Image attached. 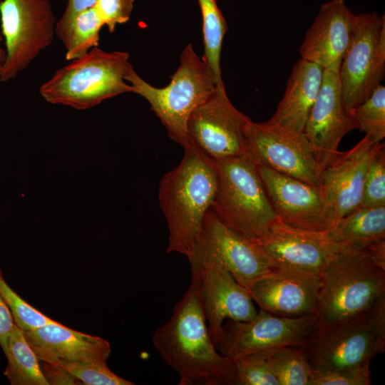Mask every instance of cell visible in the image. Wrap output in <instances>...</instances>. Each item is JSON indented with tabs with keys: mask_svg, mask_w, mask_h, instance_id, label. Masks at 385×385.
Returning <instances> with one entry per match:
<instances>
[{
	"mask_svg": "<svg viewBox=\"0 0 385 385\" xmlns=\"http://www.w3.org/2000/svg\"><path fill=\"white\" fill-rule=\"evenodd\" d=\"M151 339L163 361L178 373V384L236 385L233 361L221 354L211 339L198 273L191 272L188 289Z\"/></svg>",
	"mask_w": 385,
	"mask_h": 385,
	"instance_id": "1",
	"label": "cell"
},
{
	"mask_svg": "<svg viewBox=\"0 0 385 385\" xmlns=\"http://www.w3.org/2000/svg\"><path fill=\"white\" fill-rule=\"evenodd\" d=\"M217 185L215 161L191 145L184 148L183 159L163 176L158 188L160 207L169 234L167 252L189 255L212 205Z\"/></svg>",
	"mask_w": 385,
	"mask_h": 385,
	"instance_id": "2",
	"label": "cell"
},
{
	"mask_svg": "<svg viewBox=\"0 0 385 385\" xmlns=\"http://www.w3.org/2000/svg\"><path fill=\"white\" fill-rule=\"evenodd\" d=\"M124 78L130 85L132 93L150 103L169 137L183 148L190 146L188 119L217 86L212 71L195 52L192 44L186 45L183 50L180 65L167 86L159 88L151 86L137 74L130 63Z\"/></svg>",
	"mask_w": 385,
	"mask_h": 385,
	"instance_id": "3",
	"label": "cell"
},
{
	"mask_svg": "<svg viewBox=\"0 0 385 385\" xmlns=\"http://www.w3.org/2000/svg\"><path fill=\"white\" fill-rule=\"evenodd\" d=\"M302 346L312 369H345L370 364L385 349V296L352 317L316 326Z\"/></svg>",
	"mask_w": 385,
	"mask_h": 385,
	"instance_id": "4",
	"label": "cell"
},
{
	"mask_svg": "<svg viewBox=\"0 0 385 385\" xmlns=\"http://www.w3.org/2000/svg\"><path fill=\"white\" fill-rule=\"evenodd\" d=\"M215 161L217 185L210 210L235 232L260 241L278 217L255 164L245 155Z\"/></svg>",
	"mask_w": 385,
	"mask_h": 385,
	"instance_id": "5",
	"label": "cell"
},
{
	"mask_svg": "<svg viewBox=\"0 0 385 385\" xmlns=\"http://www.w3.org/2000/svg\"><path fill=\"white\" fill-rule=\"evenodd\" d=\"M317 326L334 324L366 311L385 296V270L362 250L344 248L320 272Z\"/></svg>",
	"mask_w": 385,
	"mask_h": 385,
	"instance_id": "6",
	"label": "cell"
},
{
	"mask_svg": "<svg viewBox=\"0 0 385 385\" xmlns=\"http://www.w3.org/2000/svg\"><path fill=\"white\" fill-rule=\"evenodd\" d=\"M128 58L126 52L94 47L56 71L41 86L40 94L50 103L85 110L108 98L132 93L124 78Z\"/></svg>",
	"mask_w": 385,
	"mask_h": 385,
	"instance_id": "7",
	"label": "cell"
},
{
	"mask_svg": "<svg viewBox=\"0 0 385 385\" xmlns=\"http://www.w3.org/2000/svg\"><path fill=\"white\" fill-rule=\"evenodd\" d=\"M187 257L190 270L208 265L223 267L250 292L276 265L256 242L227 227L210 209Z\"/></svg>",
	"mask_w": 385,
	"mask_h": 385,
	"instance_id": "8",
	"label": "cell"
},
{
	"mask_svg": "<svg viewBox=\"0 0 385 385\" xmlns=\"http://www.w3.org/2000/svg\"><path fill=\"white\" fill-rule=\"evenodd\" d=\"M385 69V16L354 14L339 77L346 110L364 102L381 83Z\"/></svg>",
	"mask_w": 385,
	"mask_h": 385,
	"instance_id": "9",
	"label": "cell"
},
{
	"mask_svg": "<svg viewBox=\"0 0 385 385\" xmlns=\"http://www.w3.org/2000/svg\"><path fill=\"white\" fill-rule=\"evenodd\" d=\"M0 16L6 45L0 81L5 82L51 44L56 22L48 0H2Z\"/></svg>",
	"mask_w": 385,
	"mask_h": 385,
	"instance_id": "10",
	"label": "cell"
},
{
	"mask_svg": "<svg viewBox=\"0 0 385 385\" xmlns=\"http://www.w3.org/2000/svg\"><path fill=\"white\" fill-rule=\"evenodd\" d=\"M251 121L230 102L225 86H217L191 113L188 138L191 145L214 160L245 155Z\"/></svg>",
	"mask_w": 385,
	"mask_h": 385,
	"instance_id": "11",
	"label": "cell"
},
{
	"mask_svg": "<svg viewBox=\"0 0 385 385\" xmlns=\"http://www.w3.org/2000/svg\"><path fill=\"white\" fill-rule=\"evenodd\" d=\"M316 326V314L287 317L260 309L250 321L227 320L216 349L233 361L282 346H302Z\"/></svg>",
	"mask_w": 385,
	"mask_h": 385,
	"instance_id": "12",
	"label": "cell"
},
{
	"mask_svg": "<svg viewBox=\"0 0 385 385\" xmlns=\"http://www.w3.org/2000/svg\"><path fill=\"white\" fill-rule=\"evenodd\" d=\"M245 155L256 165L319 187L321 171L304 133L252 120L246 131Z\"/></svg>",
	"mask_w": 385,
	"mask_h": 385,
	"instance_id": "13",
	"label": "cell"
},
{
	"mask_svg": "<svg viewBox=\"0 0 385 385\" xmlns=\"http://www.w3.org/2000/svg\"><path fill=\"white\" fill-rule=\"evenodd\" d=\"M384 143L365 135L321 171L319 188L329 229L359 206L366 173Z\"/></svg>",
	"mask_w": 385,
	"mask_h": 385,
	"instance_id": "14",
	"label": "cell"
},
{
	"mask_svg": "<svg viewBox=\"0 0 385 385\" xmlns=\"http://www.w3.org/2000/svg\"><path fill=\"white\" fill-rule=\"evenodd\" d=\"M339 70L324 68L322 85L304 130L320 171L340 154L339 145L344 136L358 128L345 107Z\"/></svg>",
	"mask_w": 385,
	"mask_h": 385,
	"instance_id": "15",
	"label": "cell"
},
{
	"mask_svg": "<svg viewBox=\"0 0 385 385\" xmlns=\"http://www.w3.org/2000/svg\"><path fill=\"white\" fill-rule=\"evenodd\" d=\"M321 287L319 273L276 265L253 285L250 294L260 309L296 317L316 314Z\"/></svg>",
	"mask_w": 385,
	"mask_h": 385,
	"instance_id": "16",
	"label": "cell"
},
{
	"mask_svg": "<svg viewBox=\"0 0 385 385\" xmlns=\"http://www.w3.org/2000/svg\"><path fill=\"white\" fill-rule=\"evenodd\" d=\"M277 265L320 273L343 249L329 230L292 227L277 218L267 235L255 242Z\"/></svg>",
	"mask_w": 385,
	"mask_h": 385,
	"instance_id": "17",
	"label": "cell"
},
{
	"mask_svg": "<svg viewBox=\"0 0 385 385\" xmlns=\"http://www.w3.org/2000/svg\"><path fill=\"white\" fill-rule=\"evenodd\" d=\"M256 168L271 205L281 221L301 229L329 230L319 187L265 166Z\"/></svg>",
	"mask_w": 385,
	"mask_h": 385,
	"instance_id": "18",
	"label": "cell"
},
{
	"mask_svg": "<svg viewBox=\"0 0 385 385\" xmlns=\"http://www.w3.org/2000/svg\"><path fill=\"white\" fill-rule=\"evenodd\" d=\"M200 276L202 302L208 331L217 346L225 319L247 322L257 312L250 292L223 267L208 265L191 270Z\"/></svg>",
	"mask_w": 385,
	"mask_h": 385,
	"instance_id": "19",
	"label": "cell"
},
{
	"mask_svg": "<svg viewBox=\"0 0 385 385\" xmlns=\"http://www.w3.org/2000/svg\"><path fill=\"white\" fill-rule=\"evenodd\" d=\"M354 15L344 0L322 4L299 47L301 58L323 68H339L349 43Z\"/></svg>",
	"mask_w": 385,
	"mask_h": 385,
	"instance_id": "20",
	"label": "cell"
},
{
	"mask_svg": "<svg viewBox=\"0 0 385 385\" xmlns=\"http://www.w3.org/2000/svg\"><path fill=\"white\" fill-rule=\"evenodd\" d=\"M24 334L41 361H107L111 353L106 339L72 329L58 322L24 331Z\"/></svg>",
	"mask_w": 385,
	"mask_h": 385,
	"instance_id": "21",
	"label": "cell"
},
{
	"mask_svg": "<svg viewBox=\"0 0 385 385\" xmlns=\"http://www.w3.org/2000/svg\"><path fill=\"white\" fill-rule=\"evenodd\" d=\"M324 68L300 58L292 66L285 92L267 123L304 133L307 120L318 96Z\"/></svg>",
	"mask_w": 385,
	"mask_h": 385,
	"instance_id": "22",
	"label": "cell"
},
{
	"mask_svg": "<svg viewBox=\"0 0 385 385\" xmlns=\"http://www.w3.org/2000/svg\"><path fill=\"white\" fill-rule=\"evenodd\" d=\"M331 235L346 248L361 250L385 239V206L358 207L340 219Z\"/></svg>",
	"mask_w": 385,
	"mask_h": 385,
	"instance_id": "23",
	"label": "cell"
},
{
	"mask_svg": "<svg viewBox=\"0 0 385 385\" xmlns=\"http://www.w3.org/2000/svg\"><path fill=\"white\" fill-rule=\"evenodd\" d=\"M7 366L3 374L11 385H48L39 360L28 343L24 331L14 324L6 354Z\"/></svg>",
	"mask_w": 385,
	"mask_h": 385,
	"instance_id": "24",
	"label": "cell"
},
{
	"mask_svg": "<svg viewBox=\"0 0 385 385\" xmlns=\"http://www.w3.org/2000/svg\"><path fill=\"white\" fill-rule=\"evenodd\" d=\"M197 1L202 17L204 55L202 59L212 71L217 86H224L220 56L227 25L215 0Z\"/></svg>",
	"mask_w": 385,
	"mask_h": 385,
	"instance_id": "25",
	"label": "cell"
},
{
	"mask_svg": "<svg viewBox=\"0 0 385 385\" xmlns=\"http://www.w3.org/2000/svg\"><path fill=\"white\" fill-rule=\"evenodd\" d=\"M279 385H308L312 368L302 346H287L266 351Z\"/></svg>",
	"mask_w": 385,
	"mask_h": 385,
	"instance_id": "26",
	"label": "cell"
},
{
	"mask_svg": "<svg viewBox=\"0 0 385 385\" xmlns=\"http://www.w3.org/2000/svg\"><path fill=\"white\" fill-rule=\"evenodd\" d=\"M103 24L93 7L79 13L74 19L67 38L63 43L66 49V58L73 61L86 55L97 47L99 33Z\"/></svg>",
	"mask_w": 385,
	"mask_h": 385,
	"instance_id": "27",
	"label": "cell"
},
{
	"mask_svg": "<svg viewBox=\"0 0 385 385\" xmlns=\"http://www.w3.org/2000/svg\"><path fill=\"white\" fill-rule=\"evenodd\" d=\"M358 128L374 141L385 137V86L379 84L361 104L349 111Z\"/></svg>",
	"mask_w": 385,
	"mask_h": 385,
	"instance_id": "28",
	"label": "cell"
},
{
	"mask_svg": "<svg viewBox=\"0 0 385 385\" xmlns=\"http://www.w3.org/2000/svg\"><path fill=\"white\" fill-rule=\"evenodd\" d=\"M107 361L101 360H58L52 363L71 374L81 384L86 385H133L135 383L113 373Z\"/></svg>",
	"mask_w": 385,
	"mask_h": 385,
	"instance_id": "29",
	"label": "cell"
},
{
	"mask_svg": "<svg viewBox=\"0 0 385 385\" xmlns=\"http://www.w3.org/2000/svg\"><path fill=\"white\" fill-rule=\"evenodd\" d=\"M0 295L9 309L15 324L24 331L33 330L57 322L24 300L6 282L1 270Z\"/></svg>",
	"mask_w": 385,
	"mask_h": 385,
	"instance_id": "30",
	"label": "cell"
},
{
	"mask_svg": "<svg viewBox=\"0 0 385 385\" xmlns=\"http://www.w3.org/2000/svg\"><path fill=\"white\" fill-rule=\"evenodd\" d=\"M236 385H279L267 353L247 354L233 360Z\"/></svg>",
	"mask_w": 385,
	"mask_h": 385,
	"instance_id": "31",
	"label": "cell"
},
{
	"mask_svg": "<svg viewBox=\"0 0 385 385\" xmlns=\"http://www.w3.org/2000/svg\"><path fill=\"white\" fill-rule=\"evenodd\" d=\"M385 206L384 143L375 154L366 173L359 207Z\"/></svg>",
	"mask_w": 385,
	"mask_h": 385,
	"instance_id": "32",
	"label": "cell"
},
{
	"mask_svg": "<svg viewBox=\"0 0 385 385\" xmlns=\"http://www.w3.org/2000/svg\"><path fill=\"white\" fill-rule=\"evenodd\" d=\"M370 364L337 370L312 369L308 385H369Z\"/></svg>",
	"mask_w": 385,
	"mask_h": 385,
	"instance_id": "33",
	"label": "cell"
},
{
	"mask_svg": "<svg viewBox=\"0 0 385 385\" xmlns=\"http://www.w3.org/2000/svg\"><path fill=\"white\" fill-rule=\"evenodd\" d=\"M135 0H98L93 8L109 32L117 24L127 22L131 15Z\"/></svg>",
	"mask_w": 385,
	"mask_h": 385,
	"instance_id": "34",
	"label": "cell"
},
{
	"mask_svg": "<svg viewBox=\"0 0 385 385\" xmlns=\"http://www.w3.org/2000/svg\"><path fill=\"white\" fill-rule=\"evenodd\" d=\"M98 0H68L65 11L56 22V34L63 43L67 38L71 24L76 16L81 11L95 6Z\"/></svg>",
	"mask_w": 385,
	"mask_h": 385,
	"instance_id": "35",
	"label": "cell"
},
{
	"mask_svg": "<svg viewBox=\"0 0 385 385\" xmlns=\"http://www.w3.org/2000/svg\"><path fill=\"white\" fill-rule=\"evenodd\" d=\"M43 374L48 385H76L80 384L75 376L63 368L46 361L40 364Z\"/></svg>",
	"mask_w": 385,
	"mask_h": 385,
	"instance_id": "36",
	"label": "cell"
},
{
	"mask_svg": "<svg viewBox=\"0 0 385 385\" xmlns=\"http://www.w3.org/2000/svg\"><path fill=\"white\" fill-rule=\"evenodd\" d=\"M14 324L11 313L0 295V346L5 355Z\"/></svg>",
	"mask_w": 385,
	"mask_h": 385,
	"instance_id": "37",
	"label": "cell"
},
{
	"mask_svg": "<svg viewBox=\"0 0 385 385\" xmlns=\"http://www.w3.org/2000/svg\"><path fill=\"white\" fill-rule=\"evenodd\" d=\"M361 250L376 265L385 270V239L375 241Z\"/></svg>",
	"mask_w": 385,
	"mask_h": 385,
	"instance_id": "38",
	"label": "cell"
},
{
	"mask_svg": "<svg viewBox=\"0 0 385 385\" xmlns=\"http://www.w3.org/2000/svg\"><path fill=\"white\" fill-rule=\"evenodd\" d=\"M1 41H2V36L0 34V69L2 67V66H3L4 63L5 58H6V50H4L1 46Z\"/></svg>",
	"mask_w": 385,
	"mask_h": 385,
	"instance_id": "39",
	"label": "cell"
}]
</instances>
